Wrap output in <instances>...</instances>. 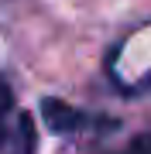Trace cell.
Segmentation results:
<instances>
[{"label": "cell", "mask_w": 151, "mask_h": 154, "mask_svg": "<svg viewBox=\"0 0 151 154\" xmlns=\"http://www.w3.org/2000/svg\"><path fill=\"white\" fill-rule=\"evenodd\" d=\"M41 113H45V127L58 137H69V134H86V130H106L113 127V120L86 110H76V106L62 103V99H45L41 103Z\"/></svg>", "instance_id": "6da1fadb"}, {"label": "cell", "mask_w": 151, "mask_h": 154, "mask_svg": "<svg viewBox=\"0 0 151 154\" xmlns=\"http://www.w3.org/2000/svg\"><path fill=\"white\" fill-rule=\"evenodd\" d=\"M14 127H17V110H14V93H11V86H7L4 72H0V147H4L7 140H11Z\"/></svg>", "instance_id": "7a4b0ae2"}, {"label": "cell", "mask_w": 151, "mask_h": 154, "mask_svg": "<svg viewBox=\"0 0 151 154\" xmlns=\"http://www.w3.org/2000/svg\"><path fill=\"white\" fill-rule=\"evenodd\" d=\"M34 123H31V116L28 113H17V127H14V134H11V147H7V154H34Z\"/></svg>", "instance_id": "3957f363"}, {"label": "cell", "mask_w": 151, "mask_h": 154, "mask_svg": "<svg viewBox=\"0 0 151 154\" xmlns=\"http://www.w3.org/2000/svg\"><path fill=\"white\" fill-rule=\"evenodd\" d=\"M110 154H151V130L137 134V137L127 144V147H120V151H110Z\"/></svg>", "instance_id": "277c9868"}]
</instances>
